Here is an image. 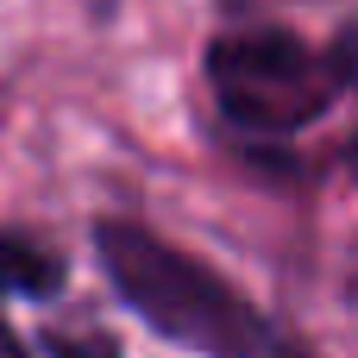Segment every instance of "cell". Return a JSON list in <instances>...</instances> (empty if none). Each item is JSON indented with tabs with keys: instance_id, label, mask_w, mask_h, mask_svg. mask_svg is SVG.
I'll return each mask as SVG.
<instances>
[{
	"instance_id": "1",
	"label": "cell",
	"mask_w": 358,
	"mask_h": 358,
	"mask_svg": "<svg viewBox=\"0 0 358 358\" xmlns=\"http://www.w3.org/2000/svg\"><path fill=\"white\" fill-rule=\"evenodd\" d=\"M94 252L113 277V289L126 296V308L157 327L176 346H195L208 358H271V327L264 315L220 283L208 264L182 258L176 245H164L157 233L132 227V220H101L94 227Z\"/></svg>"
},
{
	"instance_id": "2",
	"label": "cell",
	"mask_w": 358,
	"mask_h": 358,
	"mask_svg": "<svg viewBox=\"0 0 358 358\" xmlns=\"http://www.w3.org/2000/svg\"><path fill=\"white\" fill-rule=\"evenodd\" d=\"M208 82H214L227 120H239L252 132H296V126L321 120L334 88H340L327 57L315 44H302L296 31H277V25L214 38Z\"/></svg>"
},
{
	"instance_id": "3",
	"label": "cell",
	"mask_w": 358,
	"mask_h": 358,
	"mask_svg": "<svg viewBox=\"0 0 358 358\" xmlns=\"http://www.w3.org/2000/svg\"><path fill=\"white\" fill-rule=\"evenodd\" d=\"M57 289H63V258H57L50 245L25 239V233H0V358H25L19 334L6 327V302H13V296L44 302V296H57Z\"/></svg>"
},
{
	"instance_id": "4",
	"label": "cell",
	"mask_w": 358,
	"mask_h": 358,
	"mask_svg": "<svg viewBox=\"0 0 358 358\" xmlns=\"http://www.w3.org/2000/svg\"><path fill=\"white\" fill-rule=\"evenodd\" d=\"M50 358H120V346L107 334H44Z\"/></svg>"
},
{
	"instance_id": "5",
	"label": "cell",
	"mask_w": 358,
	"mask_h": 358,
	"mask_svg": "<svg viewBox=\"0 0 358 358\" xmlns=\"http://www.w3.org/2000/svg\"><path fill=\"white\" fill-rule=\"evenodd\" d=\"M327 69H334V82L358 88V25H346V31L334 38V50H327Z\"/></svg>"
},
{
	"instance_id": "6",
	"label": "cell",
	"mask_w": 358,
	"mask_h": 358,
	"mask_svg": "<svg viewBox=\"0 0 358 358\" xmlns=\"http://www.w3.org/2000/svg\"><path fill=\"white\" fill-rule=\"evenodd\" d=\"M352 176H358V138H352Z\"/></svg>"
}]
</instances>
